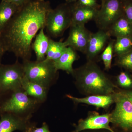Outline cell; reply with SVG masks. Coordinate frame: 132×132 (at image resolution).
Returning <instances> with one entry per match:
<instances>
[{"mask_svg":"<svg viewBox=\"0 0 132 132\" xmlns=\"http://www.w3.org/2000/svg\"><path fill=\"white\" fill-rule=\"evenodd\" d=\"M101 1H103V0H101Z\"/></svg>","mask_w":132,"mask_h":132,"instance_id":"34","label":"cell"},{"mask_svg":"<svg viewBox=\"0 0 132 132\" xmlns=\"http://www.w3.org/2000/svg\"><path fill=\"white\" fill-rule=\"evenodd\" d=\"M116 38L132 36V25L125 14L119 18L107 31Z\"/></svg>","mask_w":132,"mask_h":132,"instance_id":"17","label":"cell"},{"mask_svg":"<svg viewBox=\"0 0 132 132\" xmlns=\"http://www.w3.org/2000/svg\"><path fill=\"white\" fill-rule=\"evenodd\" d=\"M111 37L108 31L103 30L92 33L85 54L87 61H95L106 47Z\"/></svg>","mask_w":132,"mask_h":132,"instance_id":"11","label":"cell"},{"mask_svg":"<svg viewBox=\"0 0 132 132\" xmlns=\"http://www.w3.org/2000/svg\"><path fill=\"white\" fill-rule=\"evenodd\" d=\"M22 88L28 96L38 100L41 102L47 97V88L36 82H32L25 77L22 81Z\"/></svg>","mask_w":132,"mask_h":132,"instance_id":"16","label":"cell"},{"mask_svg":"<svg viewBox=\"0 0 132 132\" xmlns=\"http://www.w3.org/2000/svg\"><path fill=\"white\" fill-rule=\"evenodd\" d=\"M124 14L132 25V1L123 0Z\"/></svg>","mask_w":132,"mask_h":132,"instance_id":"26","label":"cell"},{"mask_svg":"<svg viewBox=\"0 0 132 132\" xmlns=\"http://www.w3.org/2000/svg\"><path fill=\"white\" fill-rule=\"evenodd\" d=\"M24 77L22 64L16 61L12 65L0 64V97L22 89V81Z\"/></svg>","mask_w":132,"mask_h":132,"instance_id":"7","label":"cell"},{"mask_svg":"<svg viewBox=\"0 0 132 132\" xmlns=\"http://www.w3.org/2000/svg\"><path fill=\"white\" fill-rule=\"evenodd\" d=\"M76 51L70 47H67L59 59L54 62L57 71L61 70L67 73L72 74L74 62L79 59Z\"/></svg>","mask_w":132,"mask_h":132,"instance_id":"15","label":"cell"},{"mask_svg":"<svg viewBox=\"0 0 132 132\" xmlns=\"http://www.w3.org/2000/svg\"><path fill=\"white\" fill-rule=\"evenodd\" d=\"M81 132H111L105 130H87Z\"/></svg>","mask_w":132,"mask_h":132,"instance_id":"31","label":"cell"},{"mask_svg":"<svg viewBox=\"0 0 132 132\" xmlns=\"http://www.w3.org/2000/svg\"><path fill=\"white\" fill-rule=\"evenodd\" d=\"M132 48V36L116 38L113 46L116 56L124 54Z\"/></svg>","mask_w":132,"mask_h":132,"instance_id":"21","label":"cell"},{"mask_svg":"<svg viewBox=\"0 0 132 132\" xmlns=\"http://www.w3.org/2000/svg\"><path fill=\"white\" fill-rule=\"evenodd\" d=\"M67 97L76 104H87L96 107L97 108H107L114 103L113 94L109 95H94L81 98L73 97L71 95H67Z\"/></svg>","mask_w":132,"mask_h":132,"instance_id":"13","label":"cell"},{"mask_svg":"<svg viewBox=\"0 0 132 132\" xmlns=\"http://www.w3.org/2000/svg\"><path fill=\"white\" fill-rule=\"evenodd\" d=\"M115 40L110 39L107 45L102 52L101 59L103 62L105 69L108 71L111 68L114 55L113 46Z\"/></svg>","mask_w":132,"mask_h":132,"instance_id":"22","label":"cell"},{"mask_svg":"<svg viewBox=\"0 0 132 132\" xmlns=\"http://www.w3.org/2000/svg\"><path fill=\"white\" fill-rule=\"evenodd\" d=\"M30 118V115L23 116L11 113L2 114L0 115V132L25 131L31 127Z\"/></svg>","mask_w":132,"mask_h":132,"instance_id":"12","label":"cell"},{"mask_svg":"<svg viewBox=\"0 0 132 132\" xmlns=\"http://www.w3.org/2000/svg\"><path fill=\"white\" fill-rule=\"evenodd\" d=\"M30 132H51L46 123H44L40 127L32 128Z\"/></svg>","mask_w":132,"mask_h":132,"instance_id":"27","label":"cell"},{"mask_svg":"<svg viewBox=\"0 0 132 132\" xmlns=\"http://www.w3.org/2000/svg\"><path fill=\"white\" fill-rule=\"evenodd\" d=\"M118 86L123 90H132V76L130 72L125 71L121 72L116 77Z\"/></svg>","mask_w":132,"mask_h":132,"instance_id":"24","label":"cell"},{"mask_svg":"<svg viewBox=\"0 0 132 132\" xmlns=\"http://www.w3.org/2000/svg\"><path fill=\"white\" fill-rule=\"evenodd\" d=\"M115 64L126 71L132 73V48L124 54L116 56Z\"/></svg>","mask_w":132,"mask_h":132,"instance_id":"23","label":"cell"},{"mask_svg":"<svg viewBox=\"0 0 132 132\" xmlns=\"http://www.w3.org/2000/svg\"><path fill=\"white\" fill-rule=\"evenodd\" d=\"M124 14L123 0H103L94 21L99 30L107 31Z\"/></svg>","mask_w":132,"mask_h":132,"instance_id":"8","label":"cell"},{"mask_svg":"<svg viewBox=\"0 0 132 132\" xmlns=\"http://www.w3.org/2000/svg\"><path fill=\"white\" fill-rule=\"evenodd\" d=\"M7 98L0 102V115L11 113L22 116L32 111L40 102L26 94L22 89L10 92Z\"/></svg>","mask_w":132,"mask_h":132,"instance_id":"6","label":"cell"},{"mask_svg":"<svg viewBox=\"0 0 132 132\" xmlns=\"http://www.w3.org/2000/svg\"><path fill=\"white\" fill-rule=\"evenodd\" d=\"M71 5L62 4L55 9L49 10L46 17L45 28L50 36L57 38L63 35L71 27Z\"/></svg>","mask_w":132,"mask_h":132,"instance_id":"5","label":"cell"},{"mask_svg":"<svg viewBox=\"0 0 132 132\" xmlns=\"http://www.w3.org/2000/svg\"><path fill=\"white\" fill-rule=\"evenodd\" d=\"M116 106L111 113V123L123 132H132V104L121 89L113 94Z\"/></svg>","mask_w":132,"mask_h":132,"instance_id":"4","label":"cell"},{"mask_svg":"<svg viewBox=\"0 0 132 132\" xmlns=\"http://www.w3.org/2000/svg\"><path fill=\"white\" fill-rule=\"evenodd\" d=\"M32 128L33 127H31L29 128L28 129L26 130L24 132H30V131H31V130H32Z\"/></svg>","mask_w":132,"mask_h":132,"instance_id":"33","label":"cell"},{"mask_svg":"<svg viewBox=\"0 0 132 132\" xmlns=\"http://www.w3.org/2000/svg\"><path fill=\"white\" fill-rule=\"evenodd\" d=\"M20 7L2 1L0 3V34Z\"/></svg>","mask_w":132,"mask_h":132,"instance_id":"19","label":"cell"},{"mask_svg":"<svg viewBox=\"0 0 132 132\" xmlns=\"http://www.w3.org/2000/svg\"><path fill=\"white\" fill-rule=\"evenodd\" d=\"M121 90L126 96L132 104V90H123L121 89Z\"/></svg>","mask_w":132,"mask_h":132,"instance_id":"30","label":"cell"},{"mask_svg":"<svg viewBox=\"0 0 132 132\" xmlns=\"http://www.w3.org/2000/svg\"><path fill=\"white\" fill-rule=\"evenodd\" d=\"M72 75L79 91L87 96L112 95L119 89L95 61H87L84 65L74 69Z\"/></svg>","mask_w":132,"mask_h":132,"instance_id":"2","label":"cell"},{"mask_svg":"<svg viewBox=\"0 0 132 132\" xmlns=\"http://www.w3.org/2000/svg\"><path fill=\"white\" fill-rule=\"evenodd\" d=\"M78 0H66L67 3H74L76 2Z\"/></svg>","mask_w":132,"mask_h":132,"instance_id":"32","label":"cell"},{"mask_svg":"<svg viewBox=\"0 0 132 132\" xmlns=\"http://www.w3.org/2000/svg\"><path fill=\"white\" fill-rule=\"evenodd\" d=\"M41 29L35 36V40L32 43L31 48L35 53L36 61H42L46 59L49 45L50 38L45 34L44 29Z\"/></svg>","mask_w":132,"mask_h":132,"instance_id":"18","label":"cell"},{"mask_svg":"<svg viewBox=\"0 0 132 132\" xmlns=\"http://www.w3.org/2000/svg\"><path fill=\"white\" fill-rule=\"evenodd\" d=\"M5 52H6V50H5L4 44L0 34V64H1V62L2 59Z\"/></svg>","mask_w":132,"mask_h":132,"instance_id":"29","label":"cell"},{"mask_svg":"<svg viewBox=\"0 0 132 132\" xmlns=\"http://www.w3.org/2000/svg\"><path fill=\"white\" fill-rule=\"evenodd\" d=\"M24 77L32 82L48 89L58 77V71L54 62L45 59L42 61H24Z\"/></svg>","mask_w":132,"mask_h":132,"instance_id":"3","label":"cell"},{"mask_svg":"<svg viewBox=\"0 0 132 132\" xmlns=\"http://www.w3.org/2000/svg\"><path fill=\"white\" fill-rule=\"evenodd\" d=\"M50 9L44 0L29 1L21 7L1 33L6 52L13 53L23 61L30 60L33 39L45 28Z\"/></svg>","mask_w":132,"mask_h":132,"instance_id":"1","label":"cell"},{"mask_svg":"<svg viewBox=\"0 0 132 132\" xmlns=\"http://www.w3.org/2000/svg\"></svg>","mask_w":132,"mask_h":132,"instance_id":"35","label":"cell"},{"mask_svg":"<svg viewBox=\"0 0 132 132\" xmlns=\"http://www.w3.org/2000/svg\"><path fill=\"white\" fill-rule=\"evenodd\" d=\"M71 25H85L91 21H94L99 9L78 6L73 4L71 6Z\"/></svg>","mask_w":132,"mask_h":132,"instance_id":"14","label":"cell"},{"mask_svg":"<svg viewBox=\"0 0 132 132\" xmlns=\"http://www.w3.org/2000/svg\"><path fill=\"white\" fill-rule=\"evenodd\" d=\"M75 6L99 9L101 5L98 3V0H78L73 3Z\"/></svg>","mask_w":132,"mask_h":132,"instance_id":"25","label":"cell"},{"mask_svg":"<svg viewBox=\"0 0 132 132\" xmlns=\"http://www.w3.org/2000/svg\"><path fill=\"white\" fill-rule=\"evenodd\" d=\"M67 47L64 42L55 41L50 38L49 45L45 59L55 61L61 56Z\"/></svg>","mask_w":132,"mask_h":132,"instance_id":"20","label":"cell"},{"mask_svg":"<svg viewBox=\"0 0 132 132\" xmlns=\"http://www.w3.org/2000/svg\"><path fill=\"white\" fill-rule=\"evenodd\" d=\"M2 1H6L8 2L11 3L20 7L26 5L30 1L29 0H2Z\"/></svg>","mask_w":132,"mask_h":132,"instance_id":"28","label":"cell"},{"mask_svg":"<svg viewBox=\"0 0 132 132\" xmlns=\"http://www.w3.org/2000/svg\"><path fill=\"white\" fill-rule=\"evenodd\" d=\"M69 34L65 43L67 47L85 54L92 32L85 25H73L70 27Z\"/></svg>","mask_w":132,"mask_h":132,"instance_id":"10","label":"cell"},{"mask_svg":"<svg viewBox=\"0 0 132 132\" xmlns=\"http://www.w3.org/2000/svg\"><path fill=\"white\" fill-rule=\"evenodd\" d=\"M110 113L100 114L93 113L86 118L81 119L75 126L73 132H81L87 130H105L111 132H116L110 126Z\"/></svg>","mask_w":132,"mask_h":132,"instance_id":"9","label":"cell"}]
</instances>
